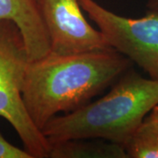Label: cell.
<instances>
[{"instance_id":"6da1fadb","label":"cell","mask_w":158,"mask_h":158,"mask_svg":"<svg viewBox=\"0 0 158 158\" xmlns=\"http://www.w3.org/2000/svg\"><path fill=\"white\" fill-rule=\"evenodd\" d=\"M131 67L129 59L113 48L68 55L48 53L29 62L23 101L41 131L58 113H72L89 104Z\"/></svg>"},{"instance_id":"7a4b0ae2","label":"cell","mask_w":158,"mask_h":158,"mask_svg":"<svg viewBox=\"0 0 158 158\" xmlns=\"http://www.w3.org/2000/svg\"><path fill=\"white\" fill-rule=\"evenodd\" d=\"M158 105V80L129 69L105 96L56 115L41 129L49 142L98 138L124 146Z\"/></svg>"},{"instance_id":"3957f363","label":"cell","mask_w":158,"mask_h":158,"mask_svg":"<svg viewBox=\"0 0 158 158\" xmlns=\"http://www.w3.org/2000/svg\"><path fill=\"white\" fill-rule=\"evenodd\" d=\"M29 62L17 25L0 19V117L11 125L32 157L47 158L50 142L33 122L23 101V85Z\"/></svg>"},{"instance_id":"277c9868","label":"cell","mask_w":158,"mask_h":158,"mask_svg":"<svg viewBox=\"0 0 158 158\" xmlns=\"http://www.w3.org/2000/svg\"><path fill=\"white\" fill-rule=\"evenodd\" d=\"M82 9L98 26L110 47L158 80V14L147 11L139 19L120 16L95 0H79Z\"/></svg>"},{"instance_id":"5b68a950","label":"cell","mask_w":158,"mask_h":158,"mask_svg":"<svg viewBox=\"0 0 158 158\" xmlns=\"http://www.w3.org/2000/svg\"><path fill=\"white\" fill-rule=\"evenodd\" d=\"M41 11L50 40V52L76 54L112 48L105 35L84 16L79 0H41Z\"/></svg>"},{"instance_id":"8992f818","label":"cell","mask_w":158,"mask_h":158,"mask_svg":"<svg viewBox=\"0 0 158 158\" xmlns=\"http://www.w3.org/2000/svg\"><path fill=\"white\" fill-rule=\"evenodd\" d=\"M0 19L11 20L17 25L30 61L40 59L50 52L41 0H0Z\"/></svg>"},{"instance_id":"52a82bcc","label":"cell","mask_w":158,"mask_h":158,"mask_svg":"<svg viewBox=\"0 0 158 158\" xmlns=\"http://www.w3.org/2000/svg\"><path fill=\"white\" fill-rule=\"evenodd\" d=\"M51 158H128L121 144L98 138L71 139L50 143Z\"/></svg>"},{"instance_id":"ba28073f","label":"cell","mask_w":158,"mask_h":158,"mask_svg":"<svg viewBox=\"0 0 158 158\" xmlns=\"http://www.w3.org/2000/svg\"><path fill=\"white\" fill-rule=\"evenodd\" d=\"M124 147L128 158H158V121L145 118Z\"/></svg>"},{"instance_id":"9c48e42d","label":"cell","mask_w":158,"mask_h":158,"mask_svg":"<svg viewBox=\"0 0 158 158\" xmlns=\"http://www.w3.org/2000/svg\"><path fill=\"white\" fill-rule=\"evenodd\" d=\"M0 158H33L25 148L12 145L0 134Z\"/></svg>"},{"instance_id":"30bf717a","label":"cell","mask_w":158,"mask_h":158,"mask_svg":"<svg viewBox=\"0 0 158 158\" xmlns=\"http://www.w3.org/2000/svg\"><path fill=\"white\" fill-rule=\"evenodd\" d=\"M147 11H153L158 14V0H148L147 4Z\"/></svg>"},{"instance_id":"8fae6325","label":"cell","mask_w":158,"mask_h":158,"mask_svg":"<svg viewBox=\"0 0 158 158\" xmlns=\"http://www.w3.org/2000/svg\"><path fill=\"white\" fill-rule=\"evenodd\" d=\"M146 118L148 119H151V120H156L158 121V105L156 106L153 108L152 111L149 113V114L148 115Z\"/></svg>"}]
</instances>
